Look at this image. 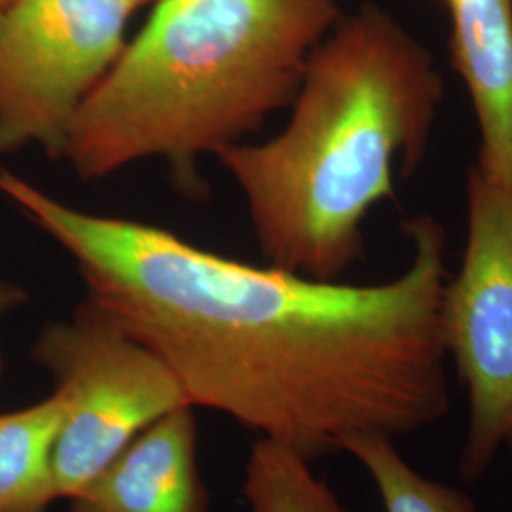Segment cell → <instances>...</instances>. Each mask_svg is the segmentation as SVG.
Masks as SVG:
<instances>
[{"instance_id":"5","label":"cell","mask_w":512,"mask_h":512,"mask_svg":"<svg viewBox=\"0 0 512 512\" xmlns=\"http://www.w3.org/2000/svg\"><path fill=\"white\" fill-rule=\"evenodd\" d=\"M124 0H10L0 8V154L63 160L88 97L126 46Z\"/></svg>"},{"instance_id":"12","label":"cell","mask_w":512,"mask_h":512,"mask_svg":"<svg viewBox=\"0 0 512 512\" xmlns=\"http://www.w3.org/2000/svg\"><path fill=\"white\" fill-rule=\"evenodd\" d=\"M27 300H29V294L21 285L10 281V279L0 277V321L6 315H10V313L19 310L21 306H25Z\"/></svg>"},{"instance_id":"1","label":"cell","mask_w":512,"mask_h":512,"mask_svg":"<svg viewBox=\"0 0 512 512\" xmlns=\"http://www.w3.org/2000/svg\"><path fill=\"white\" fill-rule=\"evenodd\" d=\"M0 196L73 258L86 296L175 372L194 408L258 439L315 461L353 437L416 435L450 410L446 230L431 215L403 224V274L349 285L76 209L6 167Z\"/></svg>"},{"instance_id":"6","label":"cell","mask_w":512,"mask_h":512,"mask_svg":"<svg viewBox=\"0 0 512 512\" xmlns=\"http://www.w3.org/2000/svg\"><path fill=\"white\" fill-rule=\"evenodd\" d=\"M440 329L469 391L459 475L476 482L512 435V194L476 167L467 175V241L444 283Z\"/></svg>"},{"instance_id":"4","label":"cell","mask_w":512,"mask_h":512,"mask_svg":"<svg viewBox=\"0 0 512 512\" xmlns=\"http://www.w3.org/2000/svg\"><path fill=\"white\" fill-rule=\"evenodd\" d=\"M33 359L63 404L54 465L65 501L148 425L190 404L175 372L90 296L42 329Z\"/></svg>"},{"instance_id":"15","label":"cell","mask_w":512,"mask_h":512,"mask_svg":"<svg viewBox=\"0 0 512 512\" xmlns=\"http://www.w3.org/2000/svg\"><path fill=\"white\" fill-rule=\"evenodd\" d=\"M505 446H509V450H511L512 454V435L509 437V440H507V444H505Z\"/></svg>"},{"instance_id":"14","label":"cell","mask_w":512,"mask_h":512,"mask_svg":"<svg viewBox=\"0 0 512 512\" xmlns=\"http://www.w3.org/2000/svg\"><path fill=\"white\" fill-rule=\"evenodd\" d=\"M2 370H4V357H2V353H0V376H2Z\"/></svg>"},{"instance_id":"10","label":"cell","mask_w":512,"mask_h":512,"mask_svg":"<svg viewBox=\"0 0 512 512\" xmlns=\"http://www.w3.org/2000/svg\"><path fill=\"white\" fill-rule=\"evenodd\" d=\"M241 494L249 512H348L311 461L272 440L251 446Z\"/></svg>"},{"instance_id":"7","label":"cell","mask_w":512,"mask_h":512,"mask_svg":"<svg viewBox=\"0 0 512 512\" xmlns=\"http://www.w3.org/2000/svg\"><path fill=\"white\" fill-rule=\"evenodd\" d=\"M198 437L194 406L165 414L67 499L69 512H209Z\"/></svg>"},{"instance_id":"16","label":"cell","mask_w":512,"mask_h":512,"mask_svg":"<svg viewBox=\"0 0 512 512\" xmlns=\"http://www.w3.org/2000/svg\"><path fill=\"white\" fill-rule=\"evenodd\" d=\"M8 2H10V0H0V8H2V6H6Z\"/></svg>"},{"instance_id":"13","label":"cell","mask_w":512,"mask_h":512,"mask_svg":"<svg viewBox=\"0 0 512 512\" xmlns=\"http://www.w3.org/2000/svg\"><path fill=\"white\" fill-rule=\"evenodd\" d=\"M124 2H128L129 6H133V8L137 10V8L143 6V4H148V2H160V0H124Z\"/></svg>"},{"instance_id":"8","label":"cell","mask_w":512,"mask_h":512,"mask_svg":"<svg viewBox=\"0 0 512 512\" xmlns=\"http://www.w3.org/2000/svg\"><path fill=\"white\" fill-rule=\"evenodd\" d=\"M450 16V63L473 101L476 169L512 194V0H442Z\"/></svg>"},{"instance_id":"9","label":"cell","mask_w":512,"mask_h":512,"mask_svg":"<svg viewBox=\"0 0 512 512\" xmlns=\"http://www.w3.org/2000/svg\"><path fill=\"white\" fill-rule=\"evenodd\" d=\"M61 423L63 404L54 391L0 414V512H48L59 501L54 458Z\"/></svg>"},{"instance_id":"11","label":"cell","mask_w":512,"mask_h":512,"mask_svg":"<svg viewBox=\"0 0 512 512\" xmlns=\"http://www.w3.org/2000/svg\"><path fill=\"white\" fill-rule=\"evenodd\" d=\"M342 452L363 465L385 512H478L469 495L420 475L399 454L393 439L382 435L353 437Z\"/></svg>"},{"instance_id":"3","label":"cell","mask_w":512,"mask_h":512,"mask_svg":"<svg viewBox=\"0 0 512 512\" xmlns=\"http://www.w3.org/2000/svg\"><path fill=\"white\" fill-rule=\"evenodd\" d=\"M336 0H160L78 112L63 160L99 181L164 160L190 196L198 162L293 103Z\"/></svg>"},{"instance_id":"2","label":"cell","mask_w":512,"mask_h":512,"mask_svg":"<svg viewBox=\"0 0 512 512\" xmlns=\"http://www.w3.org/2000/svg\"><path fill=\"white\" fill-rule=\"evenodd\" d=\"M444 78L382 8L340 16L315 50L285 129L217 152L268 264L338 281L365 253L363 224L423 164Z\"/></svg>"}]
</instances>
